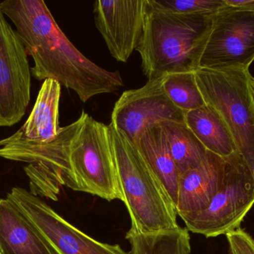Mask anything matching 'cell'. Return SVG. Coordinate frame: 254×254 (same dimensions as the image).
<instances>
[{
    "label": "cell",
    "mask_w": 254,
    "mask_h": 254,
    "mask_svg": "<svg viewBox=\"0 0 254 254\" xmlns=\"http://www.w3.org/2000/svg\"><path fill=\"white\" fill-rule=\"evenodd\" d=\"M161 125L167 136L179 174L197 168L203 164L208 151L186 123L166 122Z\"/></svg>",
    "instance_id": "e0dca14e"
},
{
    "label": "cell",
    "mask_w": 254,
    "mask_h": 254,
    "mask_svg": "<svg viewBox=\"0 0 254 254\" xmlns=\"http://www.w3.org/2000/svg\"><path fill=\"white\" fill-rule=\"evenodd\" d=\"M28 54L0 7V127L18 123L31 100Z\"/></svg>",
    "instance_id": "9c48e42d"
},
{
    "label": "cell",
    "mask_w": 254,
    "mask_h": 254,
    "mask_svg": "<svg viewBox=\"0 0 254 254\" xmlns=\"http://www.w3.org/2000/svg\"><path fill=\"white\" fill-rule=\"evenodd\" d=\"M7 198L58 254H130L119 245L101 243L86 235L23 188H13Z\"/></svg>",
    "instance_id": "ba28073f"
},
{
    "label": "cell",
    "mask_w": 254,
    "mask_h": 254,
    "mask_svg": "<svg viewBox=\"0 0 254 254\" xmlns=\"http://www.w3.org/2000/svg\"><path fill=\"white\" fill-rule=\"evenodd\" d=\"M0 254H1V251H0Z\"/></svg>",
    "instance_id": "cb8c5ba5"
},
{
    "label": "cell",
    "mask_w": 254,
    "mask_h": 254,
    "mask_svg": "<svg viewBox=\"0 0 254 254\" xmlns=\"http://www.w3.org/2000/svg\"><path fill=\"white\" fill-rule=\"evenodd\" d=\"M225 172V159L208 152L201 165L179 174L176 210L182 220L209 207L222 186Z\"/></svg>",
    "instance_id": "7c38bea8"
},
{
    "label": "cell",
    "mask_w": 254,
    "mask_h": 254,
    "mask_svg": "<svg viewBox=\"0 0 254 254\" xmlns=\"http://www.w3.org/2000/svg\"><path fill=\"white\" fill-rule=\"evenodd\" d=\"M1 254H58L7 198L0 199Z\"/></svg>",
    "instance_id": "4fadbf2b"
},
{
    "label": "cell",
    "mask_w": 254,
    "mask_h": 254,
    "mask_svg": "<svg viewBox=\"0 0 254 254\" xmlns=\"http://www.w3.org/2000/svg\"><path fill=\"white\" fill-rule=\"evenodd\" d=\"M127 240L131 246L130 254H190V237L187 228L149 234H140L128 231Z\"/></svg>",
    "instance_id": "ac0fdd59"
},
{
    "label": "cell",
    "mask_w": 254,
    "mask_h": 254,
    "mask_svg": "<svg viewBox=\"0 0 254 254\" xmlns=\"http://www.w3.org/2000/svg\"><path fill=\"white\" fill-rule=\"evenodd\" d=\"M228 254H254V240L241 228L227 234Z\"/></svg>",
    "instance_id": "44dd1931"
},
{
    "label": "cell",
    "mask_w": 254,
    "mask_h": 254,
    "mask_svg": "<svg viewBox=\"0 0 254 254\" xmlns=\"http://www.w3.org/2000/svg\"><path fill=\"white\" fill-rule=\"evenodd\" d=\"M163 86L172 102L185 113L206 105L197 85L195 73L165 75Z\"/></svg>",
    "instance_id": "d6986e66"
},
{
    "label": "cell",
    "mask_w": 254,
    "mask_h": 254,
    "mask_svg": "<svg viewBox=\"0 0 254 254\" xmlns=\"http://www.w3.org/2000/svg\"><path fill=\"white\" fill-rule=\"evenodd\" d=\"M185 123L208 152L222 158L237 152L234 138L219 113L206 104L185 113Z\"/></svg>",
    "instance_id": "2e32d148"
},
{
    "label": "cell",
    "mask_w": 254,
    "mask_h": 254,
    "mask_svg": "<svg viewBox=\"0 0 254 254\" xmlns=\"http://www.w3.org/2000/svg\"><path fill=\"white\" fill-rule=\"evenodd\" d=\"M225 161L220 189L209 207L184 221L188 231L206 238L227 235L240 228L254 204V178L241 155L236 152Z\"/></svg>",
    "instance_id": "8992f818"
},
{
    "label": "cell",
    "mask_w": 254,
    "mask_h": 254,
    "mask_svg": "<svg viewBox=\"0 0 254 254\" xmlns=\"http://www.w3.org/2000/svg\"><path fill=\"white\" fill-rule=\"evenodd\" d=\"M159 8L187 15H215L227 7L225 0H151Z\"/></svg>",
    "instance_id": "ffe728a7"
},
{
    "label": "cell",
    "mask_w": 254,
    "mask_h": 254,
    "mask_svg": "<svg viewBox=\"0 0 254 254\" xmlns=\"http://www.w3.org/2000/svg\"><path fill=\"white\" fill-rule=\"evenodd\" d=\"M215 15L179 14L146 0L143 33L136 51L148 81L170 73H195Z\"/></svg>",
    "instance_id": "7a4b0ae2"
},
{
    "label": "cell",
    "mask_w": 254,
    "mask_h": 254,
    "mask_svg": "<svg viewBox=\"0 0 254 254\" xmlns=\"http://www.w3.org/2000/svg\"><path fill=\"white\" fill-rule=\"evenodd\" d=\"M250 85L251 89H252V94H253V96L254 98V78L252 77V79H251Z\"/></svg>",
    "instance_id": "603a6c76"
},
{
    "label": "cell",
    "mask_w": 254,
    "mask_h": 254,
    "mask_svg": "<svg viewBox=\"0 0 254 254\" xmlns=\"http://www.w3.org/2000/svg\"><path fill=\"white\" fill-rule=\"evenodd\" d=\"M254 61V11L228 5L214 16L199 67L249 70Z\"/></svg>",
    "instance_id": "52a82bcc"
},
{
    "label": "cell",
    "mask_w": 254,
    "mask_h": 254,
    "mask_svg": "<svg viewBox=\"0 0 254 254\" xmlns=\"http://www.w3.org/2000/svg\"><path fill=\"white\" fill-rule=\"evenodd\" d=\"M164 78L165 75L125 91L115 104L111 124L133 143L148 128L166 122L185 123L186 113L172 102L164 90Z\"/></svg>",
    "instance_id": "30bf717a"
},
{
    "label": "cell",
    "mask_w": 254,
    "mask_h": 254,
    "mask_svg": "<svg viewBox=\"0 0 254 254\" xmlns=\"http://www.w3.org/2000/svg\"><path fill=\"white\" fill-rule=\"evenodd\" d=\"M108 130L129 231L149 234L179 228L176 207L137 146L111 123Z\"/></svg>",
    "instance_id": "3957f363"
},
{
    "label": "cell",
    "mask_w": 254,
    "mask_h": 254,
    "mask_svg": "<svg viewBox=\"0 0 254 254\" xmlns=\"http://www.w3.org/2000/svg\"><path fill=\"white\" fill-rule=\"evenodd\" d=\"M134 144L153 170L176 207L179 173L161 125L146 129Z\"/></svg>",
    "instance_id": "9a60e30c"
},
{
    "label": "cell",
    "mask_w": 254,
    "mask_h": 254,
    "mask_svg": "<svg viewBox=\"0 0 254 254\" xmlns=\"http://www.w3.org/2000/svg\"><path fill=\"white\" fill-rule=\"evenodd\" d=\"M195 75L205 104L226 124L254 178V98L249 70L200 68Z\"/></svg>",
    "instance_id": "5b68a950"
},
{
    "label": "cell",
    "mask_w": 254,
    "mask_h": 254,
    "mask_svg": "<svg viewBox=\"0 0 254 254\" xmlns=\"http://www.w3.org/2000/svg\"><path fill=\"white\" fill-rule=\"evenodd\" d=\"M0 7L32 58L31 75L37 80L56 81L84 103L125 86L119 71L97 65L71 43L43 0H5Z\"/></svg>",
    "instance_id": "6da1fadb"
},
{
    "label": "cell",
    "mask_w": 254,
    "mask_h": 254,
    "mask_svg": "<svg viewBox=\"0 0 254 254\" xmlns=\"http://www.w3.org/2000/svg\"><path fill=\"white\" fill-rule=\"evenodd\" d=\"M227 5L254 11V0H225Z\"/></svg>",
    "instance_id": "7402d4cb"
},
{
    "label": "cell",
    "mask_w": 254,
    "mask_h": 254,
    "mask_svg": "<svg viewBox=\"0 0 254 254\" xmlns=\"http://www.w3.org/2000/svg\"><path fill=\"white\" fill-rule=\"evenodd\" d=\"M61 85L56 81H44L32 111L25 123L13 137L35 144L53 141L59 134V107Z\"/></svg>",
    "instance_id": "5bb4252c"
},
{
    "label": "cell",
    "mask_w": 254,
    "mask_h": 254,
    "mask_svg": "<svg viewBox=\"0 0 254 254\" xmlns=\"http://www.w3.org/2000/svg\"><path fill=\"white\" fill-rule=\"evenodd\" d=\"M145 7L146 0L95 1V25L116 61L127 63L137 49L143 33Z\"/></svg>",
    "instance_id": "8fae6325"
},
{
    "label": "cell",
    "mask_w": 254,
    "mask_h": 254,
    "mask_svg": "<svg viewBox=\"0 0 254 254\" xmlns=\"http://www.w3.org/2000/svg\"><path fill=\"white\" fill-rule=\"evenodd\" d=\"M77 122L68 147L71 173L67 187L108 201H122L108 125L84 111Z\"/></svg>",
    "instance_id": "277c9868"
}]
</instances>
